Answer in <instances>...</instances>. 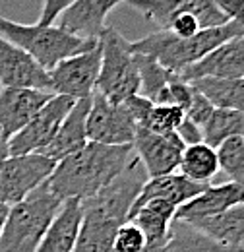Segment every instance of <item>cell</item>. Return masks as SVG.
Segmentation results:
<instances>
[{
	"label": "cell",
	"instance_id": "13",
	"mask_svg": "<svg viewBox=\"0 0 244 252\" xmlns=\"http://www.w3.org/2000/svg\"><path fill=\"white\" fill-rule=\"evenodd\" d=\"M51 92L30 88H2L0 90V128L10 140L47 105Z\"/></svg>",
	"mask_w": 244,
	"mask_h": 252
},
{
	"label": "cell",
	"instance_id": "19",
	"mask_svg": "<svg viewBox=\"0 0 244 252\" xmlns=\"http://www.w3.org/2000/svg\"><path fill=\"white\" fill-rule=\"evenodd\" d=\"M80 223H82V202L80 200L62 202L57 218L47 229L35 252H72L78 239Z\"/></svg>",
	"mask_w": 244,
	"mask_h": 252
},
{
	"label": "cell",
	"instance_id": "29",
	"mask_svg": "<svg viewBox=\"0 0 244 252\" xmlns=\"http://www.w3.org/2000/svg\"><path fill=\"white\" fill-rule=\"evenodd\" d=\"M184 119H186L184 111L175 105H153L142 128H148L157 134H171L179 130Z\"/></svg>",
	"mask_w": 244,
	"mask_h": 252
},
{
	"label": "cell",
	"instance_id": "24",
	"mask_svg": "<svg viewBox=\"0 0 244 252\" xmlns=\"http://www.w3.org/2000/svg\"><path fill=\"white\" fill-rule=\"evenodd\" d=\"M157 252H241L210 239L188 221L175 220L169 231V239Z\"/></svg>",
	"mask_w": 244,
	"mask_h": 252
},
{
	"label": "cell",
	"instance_id": "2",
	"mask_svg": "<svg viewBox=\"0 0 244 252\" xmlns=\"http://www.w3.org/2000/svg\"><path fill=\"white\" fill-rule=\"evenodd\" d=\"M239 35H244V26L235 22L202 30L190 39H179L171 32H155L144 39L130 41V51L134 55L150 57L165 70L181 76L188 66L202 61L217 47Z\"/></svg>",
	"mask_w": 244,
	"mask_h": 252
},
{
	"label": "cell",
	"instance_id": "12",
	"mask_svg": "<svg viewBox=\"0 0 244 252\" xmlns=\"http://www.w3.org/2000/svg\"><path fill=\"white\" fill-rule=\"evenodd\" d=\"M0 88H30L51 92L49 72L26 51L0 37Z\"/></svg>",
	"mask_w": 244,
	"mask_h": 252
},
{
	"label": "cell",
	"instance_id": "11",
	"mask_svg": "<svg viewBox=\"0 0 244 252\" xmlns=\"http://www.w3.org/2000/svg\"><path fill=\"white\" fill-rule=\"evenodd\" d=\"M126 4L159 26V32H169L171 22L183 14L196 16L202 30L227 24V18L217 10L214 0H126Z\"/></svg>",
	"mask_w": 244,
	"mask_h": 252
},
{
	"label": "cell",
	"instance_id": "26",
	"mask_svg": "<svg viewBox=\"0 0 244 252\" xmlns=\"http://www.w3.org/2000/svg\"><path fill=\"white\" fill-rule=\"evenodd\" d=\"M215 109L243 111L244 113V78L221 80V78H200L190 82Z\"/></svg>",
	"mask_w": 244,
	"mask_h": 252
},
{
	"label": "cell",
	"instance_id": "23",
	"mask_svg": "<svg viewBox=\"0 0 244 252\" xmlns=\"http://www.w3.org/2000/svg\"><path fill=\"white\" fill-rule=\"evenodd\" d=\"M177 173H181L183 177H186L192 183L210 185V181L219 173L217 150L208 146L206 142L186 146Z\"/></svg>",
	"mask_w": 244,
	"mask_h": 252
},
{
	"label": "cell",
	"instance_id": "6",
	"mask_svg": "<svg viewBox=\"0 0 244 252\" xmlns=\"http://www.w3.org/2000/svg\"><path fill=\"white\" fill-rule=\"evenodd\" d=\"M57 163L39 154L30 156H10L0 161V204L12 208L26 200L35 189H39Z\"/></svg>",
	"mask_w": 244,
	"mask_h": 252
},
{
	"label": "cell",
	"instance_id": "14",
	"mask_svg": "<svg viewBox=\"0 0 244 252\" xmlns=\"http://www.w3.org/2000/svg\"><path fill=\"white\" fill-rule=\"evenodd\" d=\"M181 78L186 82H194L200 78H244V35L229 39L210 55H206L202 61L188 66L181 74Z\"/></svg>",
	"mask_w": 244,
	"mask_h": 252
},
{
	"label": "cell",
	"instance_id": "8",
	"mask_svg": "<svg viewBox=\"0 0 244 252\" xmlns=\"http://www.w3.org/2000/svg\"><path fill=\"white\" fill-rule=\"evenodd\" d=\"M76 105V99L64 97V95H53L47 105L24 126L18 134H14L8 140L10 156H30L39 154L57 134L59 126L66 119V115Z\"/></svg>",
	"mask_w": 244,
	"mask_h": 252
},
{
	"label": "cell",
	"instance_id": "36",
	"mask_svg": "<svg viewBox=\"0 0 244 252\" xmlns=\"http://www.w3.org/2000/svg\"><path fill=\"white\" fill-rule=\"evenodd\" d=\"M6 158H10V148H8V138L0 128V161H4Z\"/></svg>",
	"mask_w": 244,
	"mask_h": 252
},
{
	"label": "cell",
	"instance_id": "4",
	"mask_svg": "<svg viewBox=\"0 0 244 252\" xmlns=\"http://www.w3.org/2000/svg\"><path fill=\"white\" fill-rule=\"evenodd\" d=\"M62 202L47 183L35 189L26 200L12 206L0 235V252H35L47 229L57 218Z\"/></svg>",
	"mask_w": 244,
	"mask_h": 252
},
{
	"label": "cell",
	"instance_id": "37",
	"mask_svg": "<svg viewBox=\"0 0 244 252\" xmlns=\"http://www.w3.org/2000/svg\"><path fill=\"white\" fill-rule=\"evenodd\" d=\"M8 212H10V208L4 206V204H0V235H2V229H4L6 218H8Z\"/></svg>",
	"mask_w": 244,
	"mask_h": 252
},
{
	"label": "cell",
	"instance_id": "31",
	"mask_svg": "<svg viewBox=\"0 0 244 252\" xmlns=\"http://www.w3.org/2000/svg\"><path fill=\"white\" fill-rule=\"evenodd\" d=\"M214 105L200 94L196 88H194V95H192V101H190V107L186 109V121H190L192 125H196L200 130L208 125L212 113H214Z\"/></svg>",
	"mask_w": 244,
	"mask_h": 252
},
{
	"label": "cell",
	"instance_id": "33",
	"mask_svg": "<svg viewBox=\"0 0 244 252\" xmlns=\"http://www.w3.org/2000/svg\"><path fill=\"white\" fill-rule=\"evenodd\" d=\"M72 4H74V0H43L41 14H39V22L37 24H41V26H53L61 18L62 12L66 8H70Z\"/></svg>",
	"mask_w": 244,
	"mask_h": 252
},
{
	"label": "cell",
	"instance_id": "7",
	"mask_svg": "<svg viewBox=\"0 0 244 252\" xmlns=\"http://www.w3.org/2000/svg\"><path fill=\"white\" fill-rule=\"evenodd\" d=\"M136 121L126 103H113L97 92L92 95V107L86 119L88 140L103 146H132Z\"/></svg>",
	"mask_w": 244,
	"mask_h": 252
},
{
	"label": "cell",
	"instance_id": "3",
	"mask_svg": "<svg viewBox=\"0 0 244 252\" xmlns=\"http://www.w3.org/2000/svg\"><path fill=\"white\" fill-rule=\"evenodd\" d=\"M0 37L26 51L47 72L74 55L92 51L99 43V39H84L64 32L59 26L18 24L4 16H0Z\"/></svg>",
	"mask_w": 244,
	"mask_h": 252
},
{
	"label": "cell",
	"instance_id": "10",
	"mask_svg": "<svg viewBox=\"0 0 244 252\" xmlns=\"http://www.w3.org/2000/svg\"><path fill=\"white\" fill-rule=\"evenodd\" d=\"M184 148L186 146L177 132L157 134L142 126L136 128L134 142H132L134 156L144 165L150 179L177 173Z\"/></svg>",
	"mask_w": 244,
	"mask_h": 252
},
{
	"label": "cell",
	"instance_id": "9",
	"mask_svg": "<svg viewBox=\"0 0 244 252\" xmlns=\"http://www.w3.org/2000/svg\"><path fill=\"white\" fill-rule=\"evenodd\" d=\"M99 68H101V49L97 43V47L92 51L74 55L59 63L53 70H49L51 94L72 97L76 101L92 97L95 94Z\"/></svg>",
	"mask_w": 244,
	"mask_h": 252
},
{
	"label": "cell",
	"instance_id": "28",
	"mask_svg": "<svg viewBox=\"0 0 244 252\" xmlns=\"http://www.w3.org/2000/svg\"><path fill=\"white\" fill-rule=\"evenodd\" d=\"M219 171H223L231 183L244 187V140L231 138L217 148Z\"/></svg>",
	"mask_w": 244,
	"mask_h": 252
},
{
	"label": "cell",
	"instance_id": "35",
	"mask_svg": "<svg viewBox=\"0 0 244 252\" xmlns=\"http://www.w3.org/2000/svg\"><path fill=\"white\" fill-rule=\"evenodd\" d=\"M177 134H179V138L184 142V146H192V144H200V142H204V134H202V130H200L196 125H192L190 121H186V119L183 121V125L179 126Z\"/></svg>",
	"mask_w": 244,
	"mask_h": 252
},
{
	"label": "cell",
	"instance_id": "18",
	"mask_svg": "<svg viewBox=\"0 0 244 252\" xmlns=\"http://www.w3.org/2000/svg\"><path fill=\"white\" fill-rule=\"evenodd\" d=\"M244 204V187L235 185V183H223L208 187L202 194L192 198L177 210V220L181 221H194L202 218H210L223 214L235 206Z\"/></svg>",
	"mask_w": 244,
	"mask_h": 252
},
{
	"label": "cell",
	"instance_id": "15",
	"mask_svg": "<svg viewBox=\"0 0 244 252\" xmlns=\"http://www.w3.org/2000/svg\"><path fill=\"white\" fill-rule=\"evenodd\" d=\"M92 107V97L78 99L72 111L66 115V119L59 126L53 140L39 152V156L59 163L62 159L70 158L72 154L80 152L84 146H88V132H86V119Z\"/></svg>",
	"mask_w": 244,
	"mask_h": 252
},
{
	"label": "cell",
	"instance_id": "32",
	"mask_svg": "<svg viewBox=\"0 0 244 252\" xmlns=\"http://www.w3.org/2000/svg\"><path fill=\"white\" fill-rule=\"evenodd\" d=\"M169 32L173 33V35H177L179 39H190V37H194L196 33L202 32V26H200V22L196 20V16H192V14H183V16H177V18L171 22Z\"/></svg>",
	"mask_w": 244,
	"mask_h": 252
},
{
	"label": "cell",
	"instance_id": "27",
	"mask_svg": "<svg viewBox=\"0 0 244 252\" xmlns=\"http://www.w3.org/2000/svg\"><path fill=\"white\" fill-rule=\"evenodd\" d=\"M202 134H204V142L215 150L231 138H243L244 140V113L243 111L214 109L208 125L202 128Z\"/></svg>",
	"mask_w": 244,
	"mask_h": 252
},
{
	"label": "cell",
	"instance_id": "16",
	"mask_svg": "<svg viewBox=\"0 0 244 252\" xmlns=\"http://www.w3.org/2000/svg\"><path fill=\"white\" fill-rule=\"evenodd\" d=\"M121 2L126 0H74V4L61 14L59 28L84 39H99L107 28L105 20L109 12Z\"/></svg>",
	"mask_w": 244,
	"mask_h": 252
},
{
	"label": "cell",
	"instance_id": "5",
	"mask_svg": "<svg viewBox=\"0 0 244 252\" xmlns=\"http://www.w3.org/2000/svg\"><path fill=\"white\" fill-rule=\"evenodd\" d=\"M99 49L101 68L95 92L113 103H124L126 99L138 95L140 76L130 51V41L115 28L107 26L99 35Z\"/></svg>",
	"mask_w": 244,
	"mask_h": 252
},
{
	"label": "cell",
	"instance_id": "1",
	"mask_svg": "<svg viewBox=\"0 0 244 252\" xmlns=\"http://www.w3.org/2000/svg\"><path fill=\"white\" fill-rule=\"evenodd\" d=\"M132 158V146H103L88 142L80 152L57 163L47 179V187L61 202L90 200L111 185Z\"/></svg>",
	"mask_w": 244,
	"mask_h": 252
},
{
	"label": "cell",
	"instance_id": "21",
	"mask_svg": "<svg viewBox=\"0 0 244 252\" xmlns=\"http://www.w3.org/2000/svg\"><path fill=\"white\" fill-rule=\"evenodd\" d=\"M208 187L210 185H198V183L188 181L181 173H171L165 177L150 179L144 185V189L134 204L148 202V200H165V202L181 208L192 198H196L198 194H202Z\"/></svg>",
	"mask_w": 244,
	"mask_h": 252
},
{
	"label": "cell",
	"instance_id": "20",
	"mask_svg": "<svg viewBox=\"0 0 244 252\" xmlns=\"http://www.w3.org/2000/svg\"><path fill=\"white\" fill-rule=\"evenodd\" d=\"M192 227L208 235L210 239L217 241L219 245H225L233 251L244 249V204L235 206L223 214L202 218V220L188 221Z\"/></svg>",
	"mask_w": 244,
	"mask_h": 252
},
{
	"label": "cell",
	"instance_id": "30",
	"mask_svg": "<svg viewBox=\"0 0 244 252\" xmlns=\"http://www.w3.org/2000/svg\"><path fill=\"white\" fill-rule=\"evenodd\" d=\"M113 252H148L146 235L138 225L132 221H126L119 227L113 243Z\"/></svg>",
	"mask_w": 244,
	"mask_h": 252
},
{
	"label": "cell",
	"instance_id": "17",
	"mask_svg": "<svg viewBox=\"0 0 244 252\" xmlns=\"http://www.w3.org/2000/svg\"><path fill=\"white\" fill-rule=\"evenodd\" d=\"M177 206L165 200H148L134 204L128 221L138 225L148 241V252H157L169 239L173 221L177 220Z\"/></svg>",
	"mask_w": 244,
	"mask_h": 252
},
{
	"label": "cell",
	"instance_id": "22",
	"mask_svg": "<svg viewBox=\"0 0 244 252\" xmlns=\"http://www.w3.org/2000/svg\"><path fill=\"white\" fill-rule=\"evenodd\" d=\"M121 225L82 208V223L72 252H113L115 235Z\"/></svg>",
	"mask_w": 244,
	"mask_h": 252
},
{
	"label": "cell",
	"instance_id": "34",
	"mask_svg": "<svg viewBox=\"0 0 244 252\" xmlns=\"http://www.w3.org/2000/svg\"><path fill=\"white\" fill-rule=\"evenodd\" d=\"M217 10L227 18V22H235L244 26V0H214Z\"/></svg>",
	"mask_w": 244,
	"mask_h": 252
},
{
	"label": "cell",
	"instance_id": "38",
	"mask_svg": "<svg viewBox=\"0 0 244 252\" xmlns=\"http://www.w3.org/2000/svg\"><path fill=\"white\" fill-rule=\"evenodd\" d=\"M243 252H244V249H243Z\"/></svg>",
	"mask_w": 244,
	"mask_h": 252
},
{
	"label": "cell",
	"instance_id": "25",
	"mask_svg": "<svg viewBox=\"0 0 244 252\" xmlns=\"http://www.w3.org/2000/svg\"><path fill=\"white\" fill-rule=\"evenodd\" d=\"M134 61L140 76L138 95L150 99L153 105H169V84L177 74L165 70L161 64L144 55H134Z\"/></svg>",
	"mask_w": 244,
	"mask_h": 252
}]
</instances>
